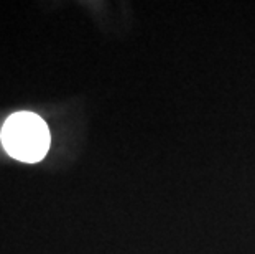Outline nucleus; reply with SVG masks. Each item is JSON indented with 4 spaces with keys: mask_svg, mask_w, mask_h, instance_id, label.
<instances>
[{
    "mask_svg": "<svg viewBox=\"0 0 255 254\" xmlns=\"http://www.w3.org/2000/svg\"><path fill=\"white\" fill-rule=\"evenodd\" d=\"M0 137L5 152L25 164H36L45 159L51 142L46 122L30 111L13 112L5 121Z\"/></svg>",
    "mask_w": 255,
    "mask_h": 254,
    "instance_id": "1",
    "label": "nucleus"
}]
</instances>
